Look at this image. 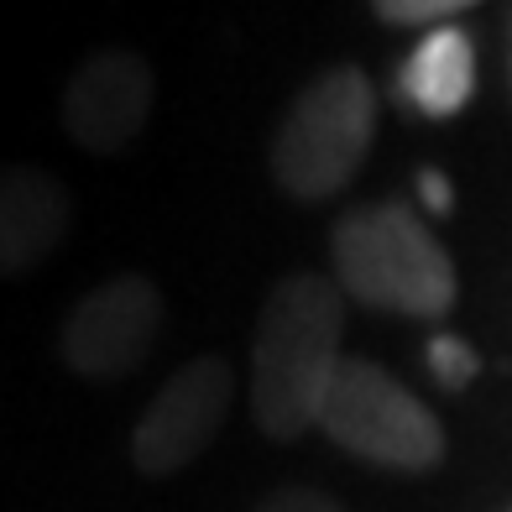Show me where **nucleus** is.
<instances>
[{
    "label": "nucleus",
    "instance_id": "1",
    "mask_svg": "<svg viewBox=\"0 0 512 512\" xmlns=\"http://www.w3.org/2000/svg\"><path fill=\"white\" fill-rule=\"evenodd\" d=\"M345 366V293L324 272H288L267 293L251 335V418L272 445L319 429Z\"/></svg>",
    "mask_w": 512,
    "mask_h": 512
},
{
    "label": "nucleus",
    "instance_id": "7",
    "mask_svg": "<svg viewBox=\"0 0 512 512\" xmlns=\"http://www.w3.org/2000/svg\"><path fill=\"white\" fill-rule=\"evenodd\" d=\"M152 95H157L152 63L136 48H100L79 58V68L63 79V100H58L68 142L95 157L126 152L147 131Z\"/></svg>",
    "mask_w": 512,
    "mask_h": 512
},
{
    "label": "nucleus",
    "instance_id": "4",
    "mask_svg": "<svg viewBox=\"0 0 512 512\" xmlns=\"http://www.w3.org/2000/svg\"><path fill=\"white\" fill-rule=\"evenodd\" d=\"M319 434L345 455L387 465V471H434L445 460V429L413 392L366 356H345L324 398Z\"/></svg>",
    "mask_w": 512,
    "mask_h": 512
},
{
    "label": "nucleus",
    "instance_id": "6",
    "mask_svg": "<svg viewBox=\"0 0 512 512\" xmlns=\"http://www.w3.org/2000/svg\"><path fill=\"white\" fill-rule=\"evenodd\" d=\"M230 392H236V371L225 356H194L189 366H178L168 382L152 392L147 413L131 429V465L142 476L162 481L178 476L215 445V434L225 429Z\"/></svg>",
    "mask_w": 512,
    "mask_h": 512
},
{
    "label": "nucleus",
    "instance_id": "11",
    "mask_svg": "<svg viewBox=\"0 0 512 512\" xmlns=\"http://www.w3.org/2000/svg\"><path fill=\"white\" fill-rule=\"evenodd\" d=\"M429 371H434V377L439 382H445L450 392L455 387H465V382H471L476 377V371H481V361H476V351H471V345H465V340H455V335H434L429 340Z\"/></svg>",
    "mask_w": 512,
    "mask_h": 512
},
{
    "label": "nucleus",
    "instance_id": "9",
    "mask_svg": "<svg viewBox=\"0 0 512 512\" xmlns=\"http://www.w3.org/2000/svg\"><path fill=\"white\" fill-rule=\"evenodd\" d=\"M398 89L403 100L418 110V115H460L476 95V48L460 27H434L424 32V42L408 53L403 74H398Z\"/></svg>",
    "mask_w": 512,
    "mask_h": 512
},
{
    "label": "nucleus",
    "instance_id": "3",
    "mask_svg": "<svg viewBox=\"0 0 512 512\" xmlns=\"http://www.w3.org/2000/svg\"><path fill=\"white\" fill-rule=\"evenodd\" d=\"M377 136V89L356 63H335L314 74L283 110L272 131L267 168L272 183L298 204L335 199L361 173Z\"/></svg>",
    "mask_w": 512,
    "mask_h": 512
},
{
    "label": "nucleus",
    "instance_id": "8",
    "mask_svg": "<svg viewBox=\"0 0 512 512\" xmlns=\"http://www.w3.org/2000/svg\"><path fill=\"white\" fill-rule=\"evenodd\" d=\"M74 230V189L37 168L11 162L0 168V277H27L68 241Z\"/></svg>",
    "mask_w": 512,
    "mask_h": 512
},
{
    "label": "nucleus",
    "instance_id": "13",
    "mask_svg": "<svg viewBox=\"0 0 512 512\" xmlns=\"http://www.w3.org/2000/svg\"><path fill=\"white\" fill-rule=\"evenodd\" d=\"M418 199H424V209H429V215H450V209H455L450 178H445V173H434V168H424V173H418Z\"/></svg>",
    "mask_w": 512,
    "mask_h": 512
},
{
    "label": "nucleus",
    "instance_id": "10",
    "mask_svg": "<svg viewBox=\"0 0 512 512\" xmlns=\"http://www.w3.org/2000/svg\"><path fill=\"white\" fill-rule=\"evenodd\" d=\"M481 6V0H371V11H377L387 27H450V16L455 11H471Z\"/></svg>",
    "mask_w": 512,
    "mask_h": 512
},
{
    "label": "nucleus",
    "instance_id": "2",
    "mask_svg": "<svg viewBox=\"0 0 512 512\" xmlns=\"http://www.w3.org/2000/svg\"><path fill=\"white\" fill-rule=\"evenodd\" d=\"M330 262L345 298L382 314L439 319L455 304V262L403 204H356L330 230Z\"/></svg>",
    "mask_w": 512,
    "mask_h": 512
},
{
    "label": "nucleus",
    "instance_id": "5",
    "mask_svg": "<svg viewBox=\"0 0 512 512\" xmlns=\"http://www.w3.org/2000/svg\"><path fill=\"white\" fill-rule=\"evenodd\" d=\"M162 314L168 304L147 272H115L68 309L58 330V356L84 382H121L152 356Z\"/></svg>",
    "mask_w": 512,
    "mask_h": 512
},
{
    "label": "nucleus",
    "instance_id": "12",
    "mask_svg": "<svg viewBox=\"0 0 512 512\" xmlns=\"http://www.w3.org/2000/svg\"><path fill=\"white\" fill-rule=\"evenodd\" d=\"M256 512H345L335 497L314 492V486H283V492H272Z\"/></svg>",
    "mask_w": 512,
    "mask_h": 512
}]
</instances>
